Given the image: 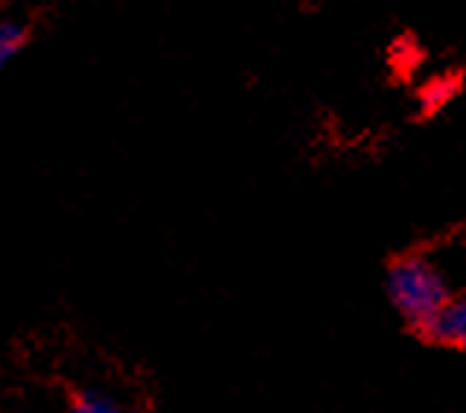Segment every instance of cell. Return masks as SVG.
Instances as JSON below:
<instances>
[{
	"mask_svg": "<svg viewBox=\"0 0 466 413\" xmlns=\"http://www.w3.org/2000/svg\"><path fill=\"white\" fill-rule=\"evenodd\" d=\"M388 299L408 326L422 331L451 299V290L431 258L402 256L388 270Z\"/></svg>",
	"mask_w": 466,
	"mask_h": 413,
	"instance_id": "cell-1",
	"label": "cell"
},
{
	"mask_svg": "<svg viewBox=\"0 0 466 413\" xmlns=\"http://www.w3.org/2000/svg\"><path fill=\"white\" fill-rule=\"evenodd\" d=\"M420 335L437 346H449V349L466 352V290L451 293V299L441 308L429 326Z\"/></svg>",
	"mask_w": 466,
	"mask_h": 413,
	"instance_id": "cell-2",
	"label": "cell"
},
{
	"mask_svg": "<svg viewBox=\"0 0 466 413\" xmlns=\"http://www.w3.org/2000/svg\"><path fill=\"white\" fill-rule=\"evenodd\" d=\"M26 42H30V26L18 18H0V74L21 56Z\"/></svg>",
	"mask_w": 466,
	"mask_h": 413,
	"instance_id": "cell-3",
	"label": "cell"
},
{
	"mask_svg": "<svg viewBox=\"0 0 466 413\" xmlns=\"http://www.w3.org/2000/svg\"><path fill=\"white\" fill-rule=\"evenodd\" d=\"M71 413H124L115 398L97 390H79L71 398Z\"/></svg>",
	"mask_w": 466,
	"mask_h": 413,
	"instance_id": "cell-4",
	"label": "cell"
}]
</instances>
